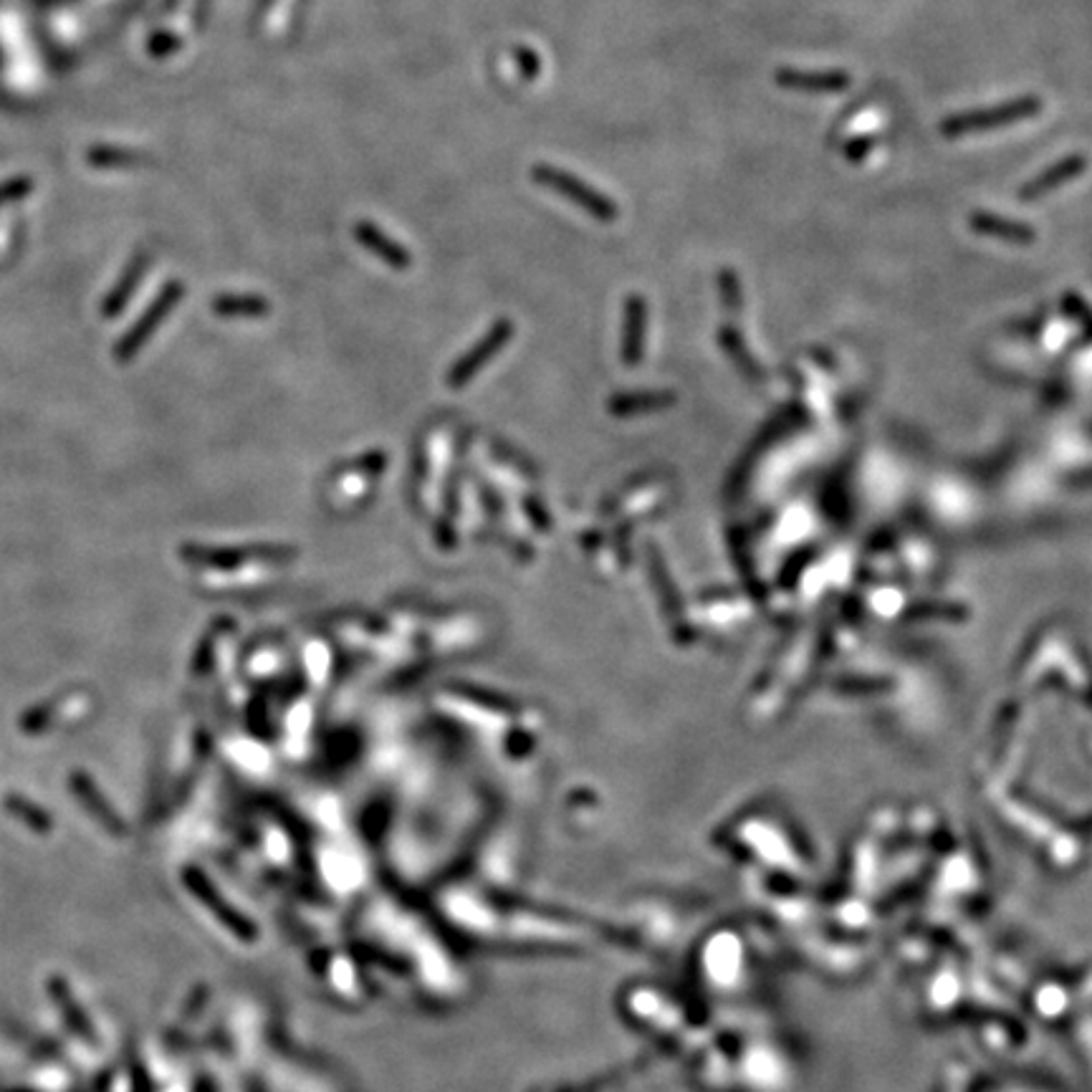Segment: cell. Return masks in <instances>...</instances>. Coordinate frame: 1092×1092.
I'll list each match as a JSON object with an SVG mask.
<instances>
[{
	"instance_id": "cell-1",
	"label": "cell",
	"mask_w": 1092,
	"mask_h": 1092,
	"mask_svg": "<svg viewBox=\"0 0 1092 1092\" xmlns=\"http://www.w3.org/2000/svg\"><path fill=\"white\" fill-rule=\"evenodd\" d=\"M1042 112V99L1034 94L1027 97L1009 99V102L996 104V107H984V109H969V112L951 114L941 121V135L953 140V137L963 135H976V132H989V130H1002V126L1019 124V121L1036 117Z\"/></svg>"
},
{
	"instance_id": "cell-2",
	"label": "cell",
	"mask_w": 1092,
	"mask_h": 1092,
	"mask_svg": "<svg viewBox=\"0 0 1092 1092\" xmlns=\"http://www.w3.org/2000/svg\"><path fill=\"white\" fill-rule=\"evenodd\" d=\"M532 178L537 185L549 187V190H554L556 195L567 197L572 206H577L579 211L592 215V218L599 220V223H612V220L620 218V208H617V203L612 201L610 195H605V192H599L597 187L589 185V182L577 178L575 173H567V170L542 162L532 170Z\"/></svg>"
},
{
	"instance_id": "cell-3",
	"label": "cell",
	"mask_w": 1092,
	"mask_h": 1092,
	"mask_svg": "<svg viewBox=\"0 0 1092 1092\" xmlns=\"http://www.w3.org/2000/svg\"><path fill=\"white\" fill-rule=\"evenodd\" d=\"M180 556L187 561V565L201 567V570L228 572V570H239L241 565H246V561H251V559H271V561L291 559V556H296V551L286 549V546H279V544H256V546H243V549L241 546L228 549V546L182 544Z\"/></svg>"
},
{
	"instance_id": "cell-4",
	"label": "cell",
	"mask_w": 1092,
	"mask_h": 1092,
	"mask_svg": "<svg viewBox=\"0 0 1092 1092\" xmlns=\"http://www.w3.org/2000/svg\"><path fill=\"white\" fill-rule=\"evenodd\" d=\"M182 296H185V289H182L178 281H170V284L159 291L157 299L150 303V308H147V312L137 319L135 327H132L130 332L117 341V347H114V360L130 362L132 357H135L137 352L147 344V339L157 332L159 324L168 319V314L173 312L175 303H178Z\"/></svg>"
},
{
	"instance_id": "cell-5",
	"label": "cell",
	"mask_w": 1092,
	"mask_h": 1092,
	"mask_svg": "<svg viewBox=\"0 0 1092 1092\" xmlns=\"http://www.w3.org/2000/svg\"><path fill=\"white\" fill-rule=\"evenodd\" d=\"M511 336H514V322H511V319H499V322H496L494 327H490L488 332L476 341L473 350H468L466 355L458 357L456 364L448 372L450 388L453 390L466 388V385L471 383L478 372H481L485 364L494 360V357L499 355L506 344H509Z\"/></svg>"
},
{
	"instance_id": "cell-6",
	"label": "cell",
	"mask_w": 1092,
	"mask_h": 1092,
	"mask_svg": "<svg viewBox=\"0 0 1092 1092\" xmlns=\"http://www.w3.org/2000/svg\"><path fill=\"white\" fill-rule=\"evenodd\" d=\"M69 787H71V792H74V797L79 799L81 804H84L86 812H89L92 817L97 820L99 825H102L104 830L109 832V835H114V837L124 835V832H126L124 822L119 820V814L114 812V807L109 804V799L104 797L102 789L97 787V781H94L92 776L86 774V771H81V769L71 771Z\"/></svg>"
},
{
	"instance_id": "cell-7",
	"label": "cell",
	"mask_w": 1092,
	"mask_h": 1092,
	"mask_svg": "<svg viewBox=\"0 0 1092 1092\" xmlns=\"http://www.w3.org/2000/svg\"><path fill=\"white\" fill-rule=\"evenodd\" d=\"M1085 170H1088V157H1085V154H1067V157L1057 159V162L1050 165L1047 170H1042L1036 178L1024 182V185L1019 187V197H1022L1024 203L1040 201V197L1050 195V192L1060 190L1067 182L1080 178Z\"/></svg>"
},
{
	"instance_id": "cell-8",
	"label": "cell",
	"mask_w": 1092,
	"mask_h": 1092,
	"mask_svg": "<svg viewBox=\"0 0 1092 1092\" xmlns=\"http://www.w3.org/2000/svg\"><path fill=\"white\" fill-rule=\"evenodd\" d=\"M774 81L781 86V89H789V92L840 94L852 84V76L842 69H830V71L779 69L774 74Z\"/></svg>"
},
{
	"instance_id": "cell-9",
	"label": "cell",
	"mask_w": 1092,
	"mask_h": 1092,
	"mask_svg": "<svg viewBox=\"0 0 1092 1092\" xmlns=\"http://www.w3.org/2000/svg\"><path fill=\"white\" fill-rule=\"evenodd\" d=\"M355 239L362 248H367L372 256H377L379 261L388 263L395 271H407L412 266V253L402 243H397L393 235L377 228L372 220H357Z\"/></svg>"
},
{
	"instance_id": "cell-10",
	"label": "cell",
	"mask_w": 1092,
	"mask_h": 1092,
	"mask_svg": "<svg viewBox=\"0 0 1092 1092\" xmlns=\"http://www.w3.org/2000/svg\"><path fill=\"white\" fill-rule=\"evenodd\" d=\"M969 228L979 235H989V239H999L1014 246H1029L1036 239V230L1024 220L1004 218L999 213L989 211H976L969 215Z\"/></svg>"
},
{
	"instance_id": "cell-11",
	"label": "cell",
	"mask_w": 1092,
	"mask_h": 1092,
	"mask_svg": "<svg viewBox=\"0 0 1092 1092\" xmlns=\"http://www.w3.org/2000/svg\"><path fill=\"white\" fill-rule=\"evenodd\" d=\"M81 698V691L71 688V691L53 693L51 698L41 700V703L31 705L24 716L19 719V728L29 736H38V733H46L53 726V721L59 719V714L64 711V705H69L71 700Z\"/></svg>"
},
{
	"instance_id": "cell-12",
	"label": "cell",
	"mask_w": 1092,
	"mask_h": 1092,
	"mask_svg": "<svg viewBox=\"0 0 1092 1092\" xmlns=\"http://www.w3.org/2000/svg\"><path fill=\"white\" fill-rule=\"evenodd\" d=\"M645 319H648V306L643 296L632 294L625 299V327H622V360L635 364L640 360V347H643Z\"/></svg>"
},
{
	"instance_id": "cell-13",
	"label": "cell",
	"mask_w": 1092,
	"mask_h": 1092,
	"mask_svg": "<svg viewBox=\"0 0 1092 1092\" xmlns=\"http://www.w3.org/2000/svg\"><path fill=\"white\" fill-rule=\"evenodd\" d=\"M3 804H5V812H8L10 817L19 820L21 825H26L31 832H36V835H48V832H51V827H53L51 814H48L43 807H38L36 802H31L29 797H21V794H5Z\"/></svg>"
},
{
	"instance_id": "cell-14",
	"label": "cell",
	"mask_w": 1092,
	"mask_h": 1092,
	"mask_svg": "<svg viewBox=\"0 0 1092 1092\" xmlns=\"http://www.w3.org/2000/svg\"><path fill=\"white\" fill-rule=\"evenodd\" d=\"M213 312L218 314V317L230 319L266 317V314H271V303L256 294H223L213 299Z\"/></svg>"
},
{
	"instance_id": "cell-15",
	"label": "cell",
	"mask_w": 1092,
	"mask_h": 1092,
	"mask_svg": "<svg viewBox=\"0 0 1092 1092\" xmlns=\"http://www.w3.org/2000/svg\"><path fill=\"white\" fill-rule=\"evenodd\" d=\"M51 996H53V1002L59 1004L61 1012H64L66 1024H69V1027L74 1029V1034L84 1036L86 1042H92V1045H94V1042H97V1034H94L92 1022L86 1019L84 1009H79V1004L74 1002V996H71L69 986H66L61 979H53L51 981Z\"/></svg>"
},
{
	"instance_id": "cell-16",
	"label": "cell",
	"mask_w": 1092,
	"mask_h": 1092,
	"mask_svg": "<svg viewBox=\"0 0 1092 1092\" xmlns=\"http://www.w3.org/2000/svg\"><path fill=\"white\" fill-rule=\"evenodd\" d=\"M145 268H147L145 261H142V263L137 261L135 266L130 268V274H126L124 279H121V284L117 286V291H114V294L109 296L107 306H104V314H107V317H114V314L121 312V306H124L126 299H130L132 291H135V286H137V281H140V276L145 274Z\"/></svg>"
},
{
	"instance_id": "cell-17",
	"label": "cell",
	"mask_w": 1092,
	"mask_h": 1092,
	"mask_svg": "<svg viewBox=\"0 0 1092 1092\" xmlns=\"http://www.w3.org/2000/svg\"><path fill=\"white\" fill-rule=\"evenodd\" d=\"M878 147V137L875 135H860V137H852V140L847 142L845 147H842V154H845L847 162L852 165H860L865 162V159L870 157V152Z\"/></svg>"
},
{
	"instance_id": "cell-18",
	"label": "cell",
	"mask_w": 1092,
	"mask_h": 1092,
	"mask_svg": "<svg viewBox=\"0 0 1092 1092\" xmlns=\"http://www.w3.org/2000/svg\"><path fill=\"white\" fill-rule=\"evenodd\" d=\"M458 691L463 693V696H468L471 700H476V703L485 705V708L490 711H514V703H511L506 696H499V693H485L483 688H473V686H461Z\"/></svg>"
},
{
	"instance_id": "cell-19",
	"label": "cell",
	"mask_w": 1092,
	"mask_h": 1092,
	"mask_svg": "<svg viewBox=\"0 0 1092 1092\" xmlns=\"http://www.w3.org/2000/svg\"><path fill=\"white\" fill-rule=\"evenodd\" d=\"M514 61H516L518 74H521L526 81L537 79V76L542 74V59H539V53L534 51V48H529V46L514 48Z\"/></svg>"
}]
</instances>
